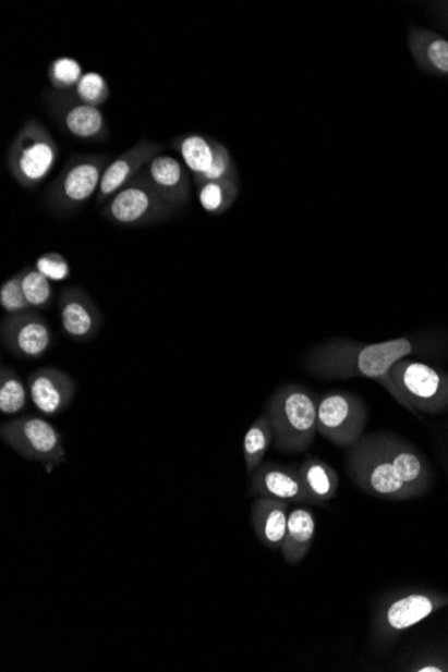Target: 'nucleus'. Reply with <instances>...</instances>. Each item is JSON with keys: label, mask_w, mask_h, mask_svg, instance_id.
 <instances>
[{"label": "nucleus", "mask_w": 448, "mask_h": 672, "mask_svg": "<svg viewBox=\"0 0 448 672\" xmlns=\"http://www.w3.org/2000/svg\"><path fill=\"white\" fill-rule=\"evenodd\" d=\"M172 207L161 198L142 172L105 203L101 216L108 222L119 225H148L166 222L177 213Z\"/></svg>", "instance_id": "nucleus-7"}, {"label": "nucleus", "mask_w": 448, "mask_h": 672, "mask_svg": "<svg viewBox=\"0 0 448 672\" xmlns=\"http://www.w3.org/2000/svg\"><path fill=\"white\" fill-rule=\"evenodd\" d=\"M60 148L48 127L31 119L11 143L8 168L15 182L25 190H37L57 164Z\"/></svg>", "instance_id": "nucleus-4"}, {"label": "nucleus", "mask_w": 448, "mask_h": 672, "mask_svg": "<svg viewBox=\"0 0 448 672\" xmlns=\"http://www.w3.org/2000/svg\"><path fill=\"white\" fill-rule=\"evenodd\" d=\"M317 402L311 390L299 384L277 388L267 399L265 414L273 430V445L283 453H305L317 428Z\"/></svg>", "instance_id": "nucleus-2"}, {"label": "nucleus", "mask_w": 448, "mask_h": 672, "mask_svg": "<svg viewBox=\"0 0 448 672\" xmlns=\"http://www.w3.org/2000/svg\"><path fill=\"white\" fill-rule=\"evenodd\" d=\"M73 95L81 102L87 103V106L100 108L109 100L110 88L108 81L100 73L87 72L80 80Z\"/></svg>", "instance_id": "nucleus-29"}, {"label": "nucleus", "mask_w": 448, "mask_h": 672, "mask_svg": "<svg viewBox=\"0 0 448 672\" xmlns=\"http://www.w3.org/2000/svg\"><path fill=\"white\" fill-rule=\"evenodd\" d=\"M0 438L25 460L37 461L51 467H60L68 461L61 432L38 416H22L4 421L0 426Z\"/></svg>", "instance_id": "nucleus-8"}, {"label": "nucleus", "mask_w": 448, "mask_h": 672, "mask_svg": "<svg viewBox=\"0 0 448 672\" xmlns=\"http://www.w3.org/2000/svg\"><path fill=\"white\" fill-rule=\"evenodd\" d=\"M0 341L5 351L22 361H38L51 350L55 334L38 310L5 315L0 322Z\"/></svg>", "instance_id": "nucleus-11"}, {"label": "nucleus", "mask_w": 448, "mask_h": 672, "mask_svg": "<svg viewBox=\"0 0 448 672\" xmlns=\"http://www.w3.org/2000/svg\"><path fill=\"white\" fill-rule=\"evenodd\" d=\"M416 671L419 672H441L444 670H441L439 665H423V668L417 669Z\"/></svg>", "instance_id": "nucleus-33"}, {"label": "nucleus", "mask_w": 448, "mask_h": 672, "mask_svg": "<svg viewBox=\"0 0 448 672\" xmlns=\"http://www.w3.org/2000/svg\"><path fill=\"white\" fill-rule=\"evenodd\" d=\"M250 496L270 497L284 502L312 503V498L302 482L300 466L278 465L271 462L262 463L252 474Z\"/></svg>", "instance_id": "nucleus-14"}, {"label": "nucleus", "mask_w": 448, "mask_h": 672, "mask_svg": "<svg viewBox=\"0 0 448 672\" xmlns=\"http://www.w3.org/2000/svg\"><path fill=\"white\" fill-rule=\"evenodd\" d=\"M161 150L160 144L143 138L135 146L122 152L119 158L110 161V164L104 171L96 199L97 205H105L120 190L124 188Z\"/></svg>", "instance_id": "nucleus-15"}, {"label": "nucleus", "mask_w": 448, "mask_h": 672, "mask_svg": "<svg viewBox=\"0 0 448 672\" xmlns=\"http://www.w3.org/2000/svg\"><path fill=\"white\" fill-rule=\"evenodd\" d=\"M435 608L436 601L432 596L424 594L407 595L404 598L389 602L384 608L380 616L382 628L392 631V633L409 630L432 615Z\"/></svg>", "instance_id": "nucleus-20"}, {"label": "nucleus", "mask_w": 448, "mask_h": 672, "mask_svg": "<svg viewBox=\"0 0 448 672\" xmlns=\"http://www.w3.org/2000/svg\"><path fill=\"white\" fill-rule=\"evenodd\" d=\"M347 471L354 485L371 496L400 500L412 496L384 455L376 433L364 436L347 453Z\"/></svg>", "instance_id": "nucleus-5"}, {"label": "nucleus", "mask_w": 448, "mask_h": 672, "mask_svg": "<svg viewBox=\"0 0 448 672\" xmlns=\"http://www.w3.org/2000/svg\"><path fill=\"white\" fill-rule=\"evenodd\" d=\"M409 46L419 69L438 77H448V39L428 28L412 27Z\"/></svg>", "instance_id": "nucleus-19"}, {"label": "nucleus", "mask_w": 448, "mask_h": 672, "mask_svg": "<svg viewBox=\"0 0 448 672\" xmlns=\"http://www.w3.org/2000/svg\"><path fill=\"white\" fill-rule=\"evenodd\" d=\"M316 518L306 508H296L289 514L287 536L281 552L288 564L302 563L312 548Z\"/></svg>", "instance_id": "nucleus-22"}, {"label": "nucleus", "mask_w": 448, "mask_h": 672, "mask_svg": "<svg viewBox=\"0 0 448 672\" xmlns=\"http://www.w3.org/2000/svg\"><path fill=\"white\" fill-rule=\"evenodd\" d=\"M34 407L46 416L63 413L78 392V382L65 370L55 367L35 369L26 380Z\"/></svg>", "instance_id": "nucleus-13"}, {"label": "nucleus", "mask_w": 448, "mask_h": 672, "mask_svg": "<svg viewBox=\"0 0 448 672\" xmlns=\"http://www.w3.org/2000/svg\"><path fill=\"white\" fill-rule=\"evenodd\" d=\"M0 306H2L5 315L32 309L25 292H23L21 271L4 281L2 288H0Z\"/></svg>", "instance_id": "nucleus-30"}, {"label": "nucleus", "mask_w": 448, "mask_h": 672, "mask_svg": "<svg viewBox=\"0 0 448 672\" xmlns=\"http://www.w3.org/2000/svg\"><path fill=\"white\" fill-rule=\"evenodd\" d=\"M300 474L312 503L329 502L339 489V475L318 457L307 456L300 465Z\"/></svg>", "instance_id": "nucleus-23"}, {"label": "nucleus", "mask_w": 448, "mask_h": 672, "mask_svg": "<svg viewBox=\"0 0 448 672\" xmlns=\"http://www.w3.org/2000/svg\"><path fill=\"white\" fill-rule=\"evenodd\" d=\"M388 392L409 408L438 413L448 405V379L427 364L400 361L389 370Z\"/></svg>", "instance_id": "nucleus-6"}, {"label": "nucleus", "mask_w": 448, "mask_h": 672, "mask_svg": "<svg viewBox=\"0 0 448 672\" xmlns=\"http://www.w3.org/2000/svg\"><path fill=\"white\" fill-rule=\"evenodd\" d=\"M35 268L50 281H65L70 276V266L65 257L58 253H46L37 259Z\"/></svg>", "instance_id": "nucleus-31"}, {"label": "nucleus", "mask_w": 448, "mask_h": 672, "mask_svg": "<svg viewBox=\"0 0 448 672\" xmlns=\"http://www.w3.org/2000/svg\"><path fill=\"white\" fill-rule=\"evenodd\" d=\"M435 8L438 10L441 22H444L448 28V2L436 3Z\"/></svg>", "instance_id": "nucleus-32"}, {"label": "nucleus", "mask_w": 448, "mask_h": 672, "mask_svg": "<svg viewBox=\"0 0 448 672\" xmlns=\"http://www.w3.org/2000/svg\"><path fill=\"white\" fill-rule=\"evenodd\" d=\"M28 399L27 382L22 380L13 367L3 364L0 368V413L20 414L26 408Z\"/></svg>", "instance_id": "nucleus-26"}, {"label": "nucleus", "mask_w": 448, "mask_h": 672, "mask_svg": "<svg viewBox=\"0 0 448 672\" xmlns=\"http://www.w3.org/2000/svg\"><path fill=\"white\" fill-rule=\"evenodd\" d=\"M171 146L182 158L185 168L191 173L192 181L196 182L211 170L222 143L201 135V133H187V135L173 138Z\"/></svg>", "instance_id": "nucleus-21"}, {"label": "nucleus", "mask_w": 448, "mask_h": 672, "mask_svg": "<svg viewBox=\"0 0 448 672\" xmlns=\"http://www.w3.org/2000/svg\"><path fill=\"white\" fill-rule=\"evenodd\" d=\"M21 274L23 292H25L31 308L34 310L49 309L52 297H55V289H52L49 278L40 273L37 268H31V266L21 270Z\"/></svg>", "instance_id": "nucleus-27"}, {"label": "nucleus", "mask_w": 448, "mask_h": 672, "mask_svg": "<svg viewBox=\"0 0 448 672\" xmlns=\"http://www.w3.org/2000/svg\"><path fill=\"white\" fill-rule=\"evenodd\" d=\"M197 200L203 210L213 216L229 211L240 195V175L197 185Z\"/></svg>", "instance_id": "nucleus-24"}, {"label": "nucleus", "mask_w": 448, "mask_h": 672, "mask_svg": "<svg viewBox=\"0 0 448 672\" xmlns=\"http://www.w3.org/2000/svg\"><path fill=\"white\" fill-rule=\"evenodd\" d=\"M289 502L257 497L252 506V521L259 541L273 550H281L287 536Z\"/></svg>", "instance_id": "nucleus-17"}, {"label": "nucleus", "mask_w": 448, "mask_h": 672, "mask_svg": "<svg viewBox=\"0 0 448 672\" xmlns=\"http://www.w3.org/2000/svg\"><path fill=\"white\" fill-rule=\"evenodd\" d=\"M142 173L156 193L177 210L189 205L191 179L182 161L173 156L159 154L144 167Z\"/></svg>", "instance_id": "nucleus-16"}, {"label": "nucleus", "mask_w": 448, "mask_h": 672, "mask_svg": "<svg viewBox=\"0 0 448 672\" xmlns=\"http://www.w3.org/2000/svg\"><path fill=\"white\" fill-rule=\"evenodd\" d=\"M83 66L72 57H58L49 65L51 88L58 93H73L84 75Z\"/></svg>", "instance_id": "nucleus-28"}, {"label": "nucleus", "mask_w": 448, "mask_h": 672, "mask_svg": "<svg viewBox=\"0 0 448 672\" xmlns=\"http://www.w3.org/2000/svg\"><path fill=\"white\" fill-rule=\"evenodd\" d=\"M368 410L362 399L347 391L324 393L317 402L319 436L337 448L349 449L364 437Z\"/></svg>", "instance_id": "nucleus-9"}, {"label": "nucleus", "mask_w": 448, "mask_h": 672, "mask_svg": "<svg viewBox=\"0 0 448 672\" xmlns=\"http://www.w3.org/2000/svg\"><path fill=\"white\" fill-rule=\"evenodd\" d=\"M414 351L415 344L405 338L376 344L337 339L313 347L305 367L324 379L375 380L388 391L389 370Z\"/></svg>", "instance_id": "nucleus-1"}, {"label": "nucleus", "mask_w": 448, "mask_h": 672, "mask_svg": "<svg viewBox=\"0 0 448 672\" xmlns=\"http://www.w3.org/2000/svg\"><path fill=\"white\" fill-rule=\"evenodd\" d=\"M376 437L384 455L392 463L399 478L403 480L412 494H416L417 490L427 485L426 463L423 462L415 450H412L409 444L400 442L398 438L389 436V433H376Z\"/></svg>", "instance_id": "nucleus-18"}, {"label": "nucleus", "mask_w": 448, "mask_h": 672, "mask_svg": "<svg viewBox=\"0 0 448 672\" xmlns=\"http://www.w3.org/2000/svg\"><path fill=\"white\" fill-rule=\"evenodd\" d=\"M110 156L77 155L63 166L60 175L43 196V207L57 218H70L83 210L93 195L98 194Z\"/></svg>", "instance_id": "nucleus-3"}, {"label": "nucleus", "mask_w": 448, "mask_h": 672, "mask_svg": "<svg viewBox=\"0 0 448 672\" xmlns=\"http://www.w3.org/2000/svg\"><path fill=\"white\" fill-rule=\"evenodd\" d=\"M58 315L63 332L78 343L95 340L104 323L102 311L95 300L80 286L63 289L58 300Z\"/></svg>", "instance_id": "nucleus-12"}, {"label": "nucleus", "mask_w": 448, "mask_h": 672, "mask_svg": "<svg viewBox=\"0 0 448 672\" xmlns=\"http://www.w3.org/2000/svg\"><path fill=\"white\" fill-rule=\"evenodd\" d=\"M44 100L51 118L70 136L90 143L108 140L109 126L100 108L81 102L73 93L44 91Z\"/></svg>", "instance_id": "nucleus-10"}, {"label": "nucleus", "mask_w": 448, "mask_h": 672, "mask_svg": "<svg viewBox=\"0 0 448 672\" xmlns=\"http://www.w3.org/2000/svg\"><path fill=\"white\" fill-rule=\"evenodd\" d=\"M271 444L273 430L269 418L264 413L253 421L243 439L244 465L250 475L264 463V457Z\"/></svg>", "instance_id": "nucleus-25"}]
</instances>
